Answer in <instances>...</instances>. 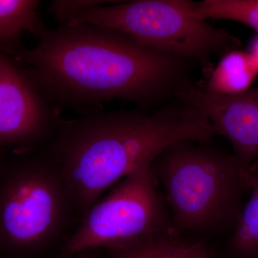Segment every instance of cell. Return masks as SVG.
Masks as SVG:
<instances>
[{
  "mask_svg": "<svg viewBox=\"0 0 258 258\" xmlns=\"http://www.w3.org/2000/svg\"><path fill=\"white\" fill-rule=\"evenodd\" d=\"M38 44L15 53L29 77L60 110L101 111L113 100L141 109L165 104L189 82L192 62L141 45L111 29L87 24L46 26Z\"/></svg>",
  "mask_w": 258,
  "mask_h": 258,
  "instance_id": "obj_1",
  "label": "cell"
},
{
  "mask_svg": "<svg viewBox=\"0 0 258 258\" xmlns=\"http://www.w3.org/2000/svg\"><path fill=\"white\" fill-rule=\"evenodd\" d=\"M144 110H101L62 119L52 140L39 149L58 167L81 218L108 188L152 164L170 144L220 136L203 111L177 98Z\"/></svg>",
  "mask_w": 258,
  "mask_h": 258,
  "instance_id": "obj_2",
  "label": "cell"
},
{
  "mask_svg": "<svg viewBox=\"0 0 258 258\" xmlns=\"http://www.w3.org/2000/svg\"><path fill=\"white\" fill-rule=\"evenodd\" d=\"M209 142L171 144L154 159L150 170L174 230L211 240L229 237L235 228L248 192L249 166Z\"/></svg>",
  "mask_w": 258,
  "mask_h": 258,
  "instance_id": "obj_3",
  "label": "cell"
},
{
  "mask_svg": "<svg viewBox=\"0 0 258 258\" xmlns=\"http://www.w3.org/2000/svg\"><path fill=\"white\" fill-rule=\"evenodd\" d=\"M81 220L58 167L40 150L0 184V244L15 252L33 257L60 250Z\"/></svg>",
  "mask_w": 258,
  "mask_h": 258,
  "instance_id": "obj_4",
  "label": "cell"
},
{
  "mask_svg": "<svg viewBox=\"0 0 258 258\" xmlns=\"http://www.w3.org/2000/svg\"><path fill=\"white\" fill-rule=\"evenodd\" d=\"M87 24L122 32L141 45L199 64L208 72L211 57L237 50L238 39L195 17L188 0L117 2L74 15L66 25Z\"/></svg>",
  "mask_w": 258,
  "mask_h": 258,
  "instance_id": "obj_5",
  "label": "cell"
},
{
  "mask_svg": "<svg viewBox=\"0 0 258 258\" xmlns=\"http://www.w3.org/2000/svg\"><path fill=\"white\" fill-rule=\"evenodd\" d=\"M150 166L135 169L93 204L61 247L60 255L98 248H124L174 230Z\"/></svg>",
  "mask_w": 258,
  "mask_h": 258,
  "instance_id": "obj_6",
  "label": "cell"
},
{
  "mask_svg": "<svg viewBox=\"0 0 258 258\" xmlns=\"http://www.w3.org/2000/svg\"><path fill=\"white\" fill-rule=\"evenodd\" d=\"M59 112L25 70L0 51V148L42 149L58 130Z\"/></svg>",
  "mask_w": 258,
  "mask_h": 258,
  "instance_id": "obj_7",
  "label": "cell"
},
{
  "mask_svg": "<svg viewBox=\"0 0 258 258\" xmlns=\"http://www.w3.org/2000/svg\"><path fill=\"white\" fill-rule=\"evenodd\" d=\"M176 97L201 110L246 166L258 159V86L236 96H224L189 83Z\"/></svg>",
  "mask_w": 258,
  "mask_h": 258,
  "instance_id": "obj_8",
  "label": "cell"
},
{
  "mask_svg": "<svg viewBox=\"0 0 258 258\" xmlns=\"http://www.w3.org/2000/svg\"><path fill=\"white\" fill-rule=\"evenodd\" d=\"M108 252L109 258H222V249L210 239L187 237L174 230Z\"/></svg>",
  "mask_w": 258,
  "mask_h": 258,
  "instance_id": "obj_9",
  "label": "cell"
},
{
  "mask_svg": "<svg viewBox=\"0 0 258 258\" xmlns=\"http://www.w3.org/2000/svg\"><path fill=\"white\" fill-rule=\"evenodd\" d=\"M247 187L238 222L222 249V258H258V159L249 166Z\"/></svg>",
  "mask_w": 258,
  "mask_h": 258,
  "instance_id": "obj_10",
  "label": "cell"
},
{
  "mask_svg": "<svg viewBox=\"0 0 258 258\" xmlns=\"http://www.w3.org/2000/svg\"><path fill=\"white\" fill-rule=\"evenodd\" d=\"M258 76V63L249 52L234 50L222 55L202 87L219 96H232L248 91Z\"/></svg>",
  "mask_w": 258,
  "mask_h": 258,
  "instance_id": "obj_11",
  "label": "cell"
},
{
  "mask_svg": "<svg viewBox=\"0 0 258 258\" xmlns=\"http://www.w3.org/2000/svg\"><path fill=\"white\" fill-rule=\"evenodd\" d=\"M37 0H0V44L11 45L25 32L37 37L45 25L40 19Z\"/></svg>",
  "mask_w": 258,
  "mask_h": 258,
  "instance_id": "obj_12",
  "label": "cell"
},
{
  "mask_svg": "<svg viewBox=\"0 0 258 258\" xmlns=\"http://www.w3.org/2000/svg\"><path fill=\"white\" fill-rule=\"evenodd\" d=\"M197 18L222 19L244 24L258 32V0H204L192 2Z\"/></svg>",
  "mask_w": 258,
  "mask_h": 258,
  "instance_id": "obj_13",
  "label": "cell"
},
{
  "mask_svg": "<svg viewBox=\"0 0 258 258\" xmlns=\"http://www.w3.org/2000/svg\"><path fill=\"white\" fill-rule=\"evenodd\" d=\"M115 3L117 2L104 0H56L50 3L49 11L56 21L60 25H62L69 23L70 19L76 13L96 7Z\"/></svg>",
  "mask_w": 258,
  "mask_h": 258,
  "instance_id": "obj_14",
  "label": "cell"
},
{
  "mask_svg": "<svg viewBox=\"0 0 258 258\" xmlns=\"http://www.w3.org/2000/svg\"><path fill=\"white\" fill-rule=\"evenodd\" d=\"M249 52L253 56L254 60L257 61L258 63V35L251 44L250 50Z\"/></svg>",
  "mask_w": 258,
  "mask_h": 258,
  "instance_id": "obj_15",
  "label": "cell"
},
{
  "mask_svg": "<svg viewBox=\"0 0 258 258\" xmlns=\"http://www.w3.org/2000/svg\"><path fill=\"white\" fill-rule=\"evenodd\" d=\"M87 252L88 251H85V252H80V253L76 254H73V255H60V257L57 258H93V257H91L90 254H88Z\"/></svg>",
  "mask_w": 258,
  "mask_h": 258,
  "instance_id": "obj_16",
  "label": "cell"
}]
</instances>
